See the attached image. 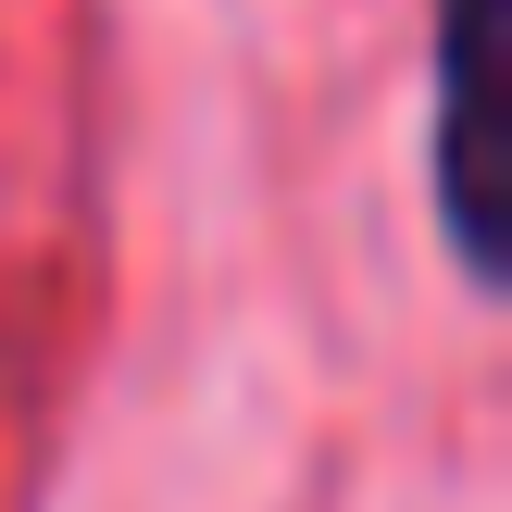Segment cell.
I'll list each match as a JSON object with an SVG mask.
<instances>
[{
  "label": "cell",
  "mask_w": 512,
  "mask_h": 512,
  "mask_svg": "<svg viewBox=\"0 0 512 512\" xmlns=\"http://www.w3.org/2000/svg\"><path fill=\"white\" fill-rule=\"evenodd\" d=\"M475 25H488V0H438V200H450V238H463V263L488 275V213H475L463 188V88H475Z\"/></svg>",
  "instance_id": "6da1fadb"
}]
</instances>
